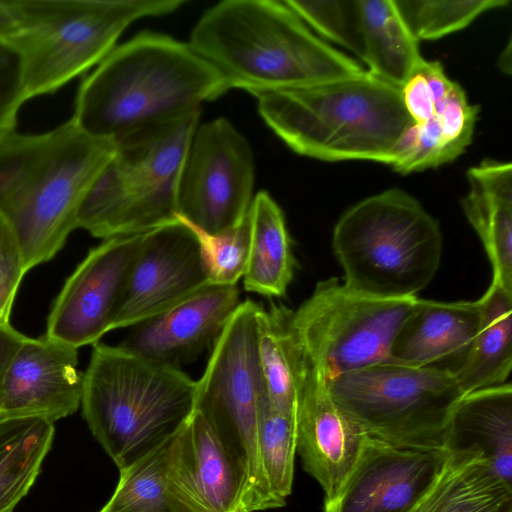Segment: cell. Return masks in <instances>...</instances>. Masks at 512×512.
<instances>
[{
	"mask_svg": "<svg viewBox=\"0 0 512 512\" xmlns=\"http://www.w3.org/2000/svg\"><path fill=\"white\" fill-rule=\"evenodd\" d=\"M115 151L114 140L87 134L72 118L48 132L14 130L0 139V214L26 271L64 246L86 193Z\"/></svg>",
	"mask_w": 512,
	"mask_h": 512,
	"instance_id": "6da1fadb",
	"label": "cell"
},
{
	"mask_svg": "<svg viewBox=\"0 0 512 512\" xmlns=\"http://www.w3.org/2000/svg\"><path fill=\"white\" fill-rule=\"evenodd\" d=\"M228 90L188 42L145 31L116 46L82 80L71 118L87 134L115 141Z\"/></svg>",
	"mask_w": 512,
	"mask_h": 512,
	"instance_id": "7a4b0ae2",
	"label": "cell"
},
{
	"mask_svg": "<svg viewBox=\"0 0 512 512\" xmlns=\"http://www.w3.org/2000/svg\"><path fill=\"white\" fill-rule=\"evenodd\" d=\"M188 43L229 90L255 97L366 71L316 36L285 0L221 1L200 16Z\"/></svg>",
	"mask_w": 512,
	"mask_h": 512,
	"instance_id": "3957f363",
	"label": "cell"
},
{
	"mask_svg": "<svg viewBox=\"0 0 512 512\" xmlns=\"http://www.w3.org/2000/svg\"><path fill=\"white\" fill-rule=\"evenodd\" d=\"M256 98L264 122L291 150L322 161L370 160L392 166L414 124L401 88L367 70Z\"/></svg>",
	"mask_w": 512,
	"mask_h": 512,
	"instance_id": "277c9868",
	"label": "cell"
},
{
	"mask_svg": "<svg viewBox=\"0 0 512 512\" xmlns=\"http://www.w3.org/2000/svg\"><path fill=\"white\" fill-rule=\"evenodd\" d=\"M196 381L121 346L97 342L83 373L81 407L119 469L172 436L194 411Z\"/></svg>",
	"mask_w": 512,
	"mask_h": 512,
	"instance_id": "5b68a950",
	"label": "cell"
},
{
	"mask_svg": "<svg viewBox=\"0 0 512 512\" xmlns=\"http://www.w3.org/2000/svg\"><path fill=\"white\" fill-rule=\"evenodd\" d=\"M0 43L17 58L25 101L52 94L97 66L133 22L171 14L185 0H10Z\"/></svg>",
	"mask_w": 512,
	"mask_h": 512,
	"instance_id": "8992f818",
	"label": "cell"
},
{
	"mask_svg": "<svg viewBox=\"0 0 512 512\" xmlns=\"http://www.w3.org/2000/svg\"><path fill=\"white\" fill-rule=\"evenodd\" d=\"M200 114L198 108L115 140V154L86 193L76 228L107 240L177 221L180 177Z\"/></svg>",
	"mask_w": 512,
	"mask_h": 512,
	"instance_id": "52a82bcc",
	"label": "cell"
},
{
	"mask_svg": "<svg viewBox=\"0 0 512 512\" xmlns=\"http://www.w3.org/2000/svg\"><path fill=\"white\" fill-rule=\"evenodd\" d=\"M438 222L410 194L389 189L349 208L332 235L343 284L383 299L416 297L441 261Z\"/></svg>",
	"mask_w": 512,
	"mask_h": 512,
	"instance_id": "ba28073f",
	"label": "cell"
},
{
	"mask_svg": "<svg viewBox=\"0 0 512 512\" xmlns=\"http://www.w3.org/2000/svg\"><path fill=\"white\" fill-rule=\"evenodd\" d=\"M260 307L251 300L240 303L196 381L194 404L241 470L245 512L285 505L272 493L260 457L259 412L267 398L257 353Z\"/></svg>",
	"mask_w": 512,
	"mask_h": 512,
	"instance_id": "9c48e42d",
	"label": "cell"
},
{
	"mask_svg": "<svg viewBox=\"0 0 512 512\" xmlns=\"http://www.w3.org/2000/svg\"><path fill=\"white\" fill-rule=\"evenodd\" d=\"M328 388L367 435L433 450H447L449 424L464 396L450 369L432 365L377 364L341 375Z\"/></svg>",
	"mask_w": 512,
	"mask_h": 512,
	"instance_id": "30bf717a",
	"label": "cell"
},
{
	"mask_svg": "<svg viewBox=\"0 0 512 512\" xmlns=\"http://www.w3.org/2000/svg\"><path fill=\"white\" fill-rule=\"evenodd\" d=\"M419 299L365 295L332 277L318 282L310 297L291 310L289 328L302 356L329 382L389 363L393 340Z\"/></svg>",
	"mask_w": 512,
	"mask_h": 512,
	"instance_id": "8fae6325",
	"label": "cell"
},
{
	"mask_svg": "<svg viewBox=\"0 0 512 512\" xmlns=\"http://www.w3.org/2000/svg\"><path fill=\"white\" fill-rule=\"evenodd\" d=\"M254 156L248 140L226 118L198 126L178 189V215L218 234L239 225L253 201Z\"/></svg>",
	"mask_w": 512,
	"mask_h": 512,
	"instance_id": "7c38bea8",
	"label": "cell"
},
{
	"mask_svg": "<svg viewBox=\"0 0 512 512\" xmlns=\"http://www.w3.org/2000/svg\"><path fill=\"white\" fill-rule=\"evenodd\" d=\"M194 232L179 219L148 231L133 261L111 330L132 327L210 285Z\"/></svg>",
	"mask_w": 512,
	"mask_h": 512,
	"instance_id": "4fadbf2b",
	"label": "cell"
},
{
	"mask_svg": "<svg viewBox=\"0 0 512 512\" xmlns=\"http://www.w3.org/2000/svg\"><path fill=\"white\" fill-rule=\"evenodd\" d=\"M145 233L103 240L88 252L53 302L45 333L49 338L78 349L111 331Z\"/></svg>",
	"mask_w": 512,
	"mask_h": 512,
	"instance_id": "5bb4252c",
	"label": "cell"
},
{
	"mask_svg": "<svg viewBox=\"0 0 512 512\" xmlns=\"http://www.w3.org/2000/svg\"><path fill=\"white\" fill-rule=\"evenodd\" d=\"M299 356L296 451L305 471L323 489L324 501H332L355 467L368 435L336 404L324 371L300 351Z\"/></svg>",
	"mask_w": 512,
	"mask_h": 512,
	"instance_id": "9a60e30c",
	"label": "cell"
},
{
	"mask_svg": "<svg viewBox=\"0 0 512 512\" xmlns=\"http://www.w3.org/2000/svg\"><path fill=\"white\" fill-rule=\"evenodd\" d=\"M448 454L368 435L341 491L324 501V512H408L434 485Z\"/></svg>",
	"mask_w": 512,
	"mask_h": 512,
	"instance_id": "2e32d148",
	"label": "cell"
},
{
	"mask_svg": "<svg viewBox=\"0 0 512 512\" xmlns=\"http://www.w3.org/2000/svg\"><path fill=\"white\" fill-rule=\"evenodd\" d=\"M243 478L219 436L194 409L171 439L167 497L172 512H245Z\"/></svg>",
	"mask_w": 512,
	"mask_h": 512,
	"instance_id": "e0dca14e",
	"label": "cell"
},
{
	"mask_svg": "<svg viewBox=\"0 0 512 512\" xmlns=\"http://www.w3.org/2000/svg\"><path fill=\"white\" fill-rule=\"evenodd\" d=\"M78 349L49 338L25 337L0 385V420L38 417L55 422L81 405L83 373Z\"/></svg>",
	"mask_w": 512,
	"mask_h": 512,
	"instance_id": "ac0fdd59",
	"label": "cell"
},
{
	"mask_svg": "<svg viewBox=\"0 0 512 512\" xmlns=\"http://www.w3.org/2000/svg\"><path fill=\"white\" fill-rule=\"evenodd\" d=\"M240 303L237 285L210 284L132 326L119 346L149 361L181 369L213 348Z\"/></svg>",
	"mask_w": 512,
	"mask_h": 512,
	"instance_id": "d6986e66",
	"label": "cell"
},
{
	"mask_svg": "<svg viewBox=\"0 0 512 512\" xmlns=\"http://www.w3.org/2000/svg\"><path fill=\"white\" fill-rule=\"evenodd\" d=\"M466 175L462 210L491 263V282L512 294V165L486 159Z\"/></svg>",
	"mask_w": 512,
	"mask_h": 512,
	"instance_id": "ffe728a7",
	"label": "cell"
},
{
	"mask_svg": "<svg viewBox=\"0 0 512 512\" xmlns=\"http://www.w3.org/2000/svg\"><path fill=\"white\" fill-rule=\"evenodd\" d=\"M479 320L478 299L439 302L420 298L393 340L389 363L425 367L462 355L476 333Z\"/></svg>",
	"mask_w": 512,
	"mask_h": 512,
	"instance_id": "44dd1931",
	"label": "cell"
},
{
	"mask_svg": "<svg viewBox=\"0 0 512 512\" xmlns=\"http://www.w3.org/2000/svg\"><path fill=\"white\" fill-rule=\"evenodd\" d=\"M446 449L479 450L497 476L512 487L511 383L463 396L449 424Z\"/></svg>",
	"mask_w": 512,
	"mask_h": 512,
	"instance_id": "7402d4cb",
	"label": "cell"
},
{
	"mask_svg": "<svg viewBox=\"0 0 512 512\" xmlns=\"http://www.w3.org/2000/svg\"><path fill=\"white\" fill-rule=\"evenodd\" d=\"M478 300L476 333L460 364L450 369L464 395L506 383L512 369V294L491 282Z\"/></svg>",
	"mask_w": 512,
	"mask_h": 512,
	"instance_id": "603a6c76",
	"label": "cell"
},
{
	"mask_svg": "<svg viewBox=\"0 0 512 512\" xmlns=\"http://www.w3.org/2000/svg\"><path fill=\"white\" fill-rule=\"evenodd\" d=\"M248 216L250 247L244 288L266 297H281L295 267L284 214L268 192L260 191L253 198Z\"/></svg>",
	"mask_w": 512,
	"mask_h": 512,
	"instance_id": "cb8c5ba5",
	"label": "cell"
},
{
	"mask_svg": "<svg viewBox=\"0 0 512 512\" xmlns=\"http://www.w3.org/2000/svg\"><path fill=\"white\" fill-rule=\"evenodd\" d=\"M368 72L401 88L424 59L395 0H358Z\"/></svg>",
	"mask_w": 512,
	"mask_h": 512,
	"instance_id": "d4e9b609",
	"label": "cell"
},
{
	"mask_svg": "<svg viewBox=\"0 0 512 512\" xmlns=\"http://www.w3.org/2000/svg\"><path fill=\"white\" fill-rule=\"evenodd\" d=\"M430 512H512V487L479 450L449 452Z\"/></svg>",
	"mask_w": 512,
	"mask_h": 512,
	"instance_id": "484cf974",
	"label": "cell"
},
{
	"mask_svg": "<svg viewBox=\"0 0 512 512\" xmlns=\"http://www.w3.org/2000/svg\"><path fill=\"white\" fill-rule=\"evenodd\" d=\"M54 435V423L44 418L0 420V512H13L27 495Z\"/></svg>",
	"mask_w": 512,
	"mask_h": 512,
	"instance_id": "4316f807",
	"label": "cell"
},
{
	"mask_svg": "<svg viewBox=\"0 0 512 512\" xmlns=\"http://www.w3.org/2000/svg\"><path fill=\"white\" fill-rule=\"evenodd\" d=\"M291 309L274 305L258 313L257 353L268 402L278 411L295 413L299 351L289 328Z\"/></svg>",
	"mask_w": 512,
	"mask_h": 512,
	"instance_id": "83f0119b",
	"label": "cell"
},
{
	"mask_svg": "<svg viewBox=\"0 0 512 512\" xmlns=\"http://www.w3.org/2000/svg\"><path fill=\"white\" fill-rule=\"evenodd\" d=\"M172 436L120 469L115 491L99 512H172L167 497Z\"/></svg>",
	"mask_w": 512,
	"mask_h": 512,
	"instance_id": "f1b7e54d",
	"label": "cell"
},
{
	"mask_svg": "<svg viewBox=\"0 0 512 512\" xmlns=\"http://www.w3.org/2000/svg\"><path fill=\"white\" fill-rule=\"evenodd\" d=\"M258 441L269 487L279 500L286 502L292 491L297 452L295 413L275 410L265 398L259 412Z\"/></svg>",
	"mask_w": 512,
	"mask_h": 512,
	"instance_id": "f546056e",
	"label": "cell"
},
{
	"mask_svg": "<svg viewBox=\"0 0 512 512\" xmlns=\"http://www.w3.org/2000/svg\"><path fill=\"white\" fill-rule=\"evenodd\" d=\"M508 0H395L401 17L418 40H436L468 26L482 13Z\"/></svg>",
	"mask_w": 512,
	"mask_h": 512,
	"instance_id": "4dcf8cb0",
	"label": "cell"
},
{
	"mask_svg": "<svg viewBox=\"0 0 512 512\" xmlns=\"http://www.w3.org/2000/svg\"><path fill=\"white\" fill-rule=\"evenodd\" d=\"M178 219L196 235L210 283L237 285L245 273L249 257L250 221L248 214L239 225L218 234L205 233L186 221Z\"/></svg>",
	"mask_w": 512,
	"mask_h": 512,
	"instance_id": "1f68e13d",
	"label": "cell"
},
{
	"mask_svg": "<svg viewBox=\"0 0 512 512\" xmlns=\"http://www.w3.org/2000/svg\"><path fill=\"white\" fill-rule=\"evenodd\" d=\"M285 1L306 25L323 37L362 57V29L358 0Z\"/></svg>",
	"mask_w": 512,
	"mask_h": 512,
	"instance_id": "d6a6232c",
	"label": "cell"
},
{
	"mask_svg": "<svg viewBox=\"0 0 512 512\" xmlns=\"http://www.w3.org/2000/svg\"><path fill=\"white\" fill-rule=\"evenodd\" d=\"M15 234L0 214V326H10V315L20 282L26 273Z\"/></svg>",
	"mask_w": 512,
	"mask_h": 512,
	"instance_id": "836d02e7",
	"label": "cell"
},
{
	"mask_svg": "<svg viewBox=\"0 0 512 512\" xmlns=\"http://www.w3.org/2000/svg\"><path fill=\"white\" fill-rule=\"evenodd\" d=\"M25 102L18 60L0 43V139L16 130L19 109Z\"/></svg>",
	"mask_w": 512,
	"mask_h": 512,
	"instance_id": "e575fe53",
	"label": "cell"
},
{
	"mask_svg": "<svg viewBox=\"0 0 512 512\" xmlns=\"http://www.w3.org/2000/svg\"><path fill=\"white\" fill-rule=\"evenodd\" d=\"M26 336L10 326H0V385L5 369Z\"/></svg>",
	"mask_w": 512,
	"mask_h": 512,
	"instance_id": "d590c367",
	"label": "cell"
},
{
	"mask_svg": "<svg viewBox=\"0 0 512 512\" xmlns=\"http://www.w3.org/2000/svg\"><path fill=\"white\" fill-rule=\"evenodd\" d=\"M14 23V11L10 0H0V36L5 34Z\"/></svg>",
	"mask_w": 512,
	"mask_h": 512,
	"instance_id": "8d00e7d4",
	"label": "cell"
},
{
	"mask_svg": "<svg viewBox=\"0 0 512 512\" xmlns=\"http://www.w3.org/2000/svg\"><path fill=\"white\" fill-rule=\"evenodd\" d=\"M438 479V478H437ZM437 493V480L434 485L431 487L429 492L423 497L421 501H419L413 508H411L408 512H430Z\"/></svg>",
	"mask_w": 512,
	"mask_h": 512,
	"instance_id": "74e56055",
	"label": "cell"
},
{
	"mask_svg": "<svg viewBox=\"0 0 512 512\" xmlns=\"http://www.w3.org/2000/svg\"><path fill=\"white\" fill-rule=\"evenodd\" d=\"M499 65L505 73L511 72V42L508 43L506 49L500 55Z\"/></svg>",
	"mask_w": 512,
	"mask_h": 512,
	"instance_id": "f35d334b",
	"label": "cell"
}]
</instances>
